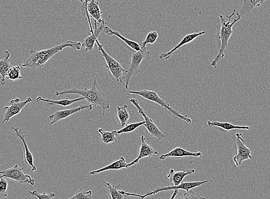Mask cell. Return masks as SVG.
Wrapping results in <instances>:
<instances>
[{
	"instance_id": "30bf717a",
	"label": "cell",
	"mask_w": 270,
	"mask_h": 199,
	"mask_svg": "<svg viewBox=\"0 0 270 199\" xmlns=\"http://www.w3.org/2000/svg\"><path fill=\"white\" fill-rule=\"evenodd\" d=\"M25 168H20L16 164L13 167L2 170L0 171V179L8 178L20 183H26L35 186V180L28 175L25 174L24 170Z\"/></svg>"
},
{
	"instance_id": "9c48e42d",
	"label": "cell",
	"mask_w": 270,
	"mask_h": 199,
	"mask_svg": "<svg viewBox=\"0 0 270 199\" xmlns=\"http://www.w3.org/2000/svg\"><path fill=\"white\" fill-rule=\"evenodd\" d=\"M129 103L134 104V106L137 108L138 113L144 119L145 125L144 126L148 130L149 134L152 137H156L159 140L165 138V133L159 129L152 119L149 118L147 112H145L143 107H141L139 101L136 99L133 98L129 100Z\"/></svg>"
},
{
	"instance_id": "7a4b0ae2",
	"label": "cell",
	"mask_w": 270,
	"mask_h": 199,
	"mask_svg": "<svg viewBox=\"0 0 270 199\" xmlns=\"http://www.w3.org/2000/svg\"><path fill=\"white\" fill-rule=\"evenodd\" d=\"M68 94L81 95L93 106L101 107L103 109V115H105L106 110L110 108V103L107 99V96L102 91L99 85H98L96 78L94 79L92 87L90 89H78L73 88L56 92L57 96L68 95Z\"/></svg>"
},
{
	"instance_id": "8d00e7d4",
	"label": "cell",
	"mask_w": 270,
	"mask_h": 199,
	"mask_svg": "<svg viewBox=\"0 0 270 199\" xmlns=\"http://www.w3.org/2000/svg\"><path fill=\"white\" fill-rule=\"evenodd\" d=\"M80 1H81V2H82L83 1V0H80Z\"/></svg>"
},
{
	"instance_id": "6da1fadb",
	"label": "cell",
	"mask_w": 270,
	"mask_h": 199,
	"mask_svg": "<svg viewBox=\"0 0 270 199\" xmlns=\"http://www.w3.org/2000/svg\"><path fill=\"white\" fill-rule=\"evenodd\" d=\"M70 48L75 50H80L82 48V43L80 42L68 41L53 47L52 48L41 51L31 50V54L28 59L22 65L23 67H28L35 69L45 66L46 64L56 54L64 49Z\"/></svg>"
},
{
	"instance_id": "ac0fdd59",
	"label": "cell",
	"mask_w": 270,
	"mask_h": 199,
	"mask_svg": "<svg viewBox=\"0 0 270 199\" xmlns=\"http://www.w3.org/2000/svg\"><path fill=\"white\" fill-rule=\"evenodd\" d=\"M186 157H202V153L201 151L191 152L182 149L181 147H176L169 153L164 154L159 157L160 160H165L167 158H182Z\"/></svg>"
},
{
	"instance_id": "5b68a950",
	"label": "cell",
	"mask_w": 270,
	"mask_h": 199,
	"mask_svg": "<svg viewBox=\"0 0 270 199\" xmlns=\"http://www.w3.org/2000/svg\"><path fill=\"white\" fill-rule=\"evenodd\" d=\"M151 59L150 52L147 48L141 46L140 50L134 53L132 55V61L130 68L127 70L126 73L123 75V81L125 82V88L128 90L131 79L134 75L139 73V68L143 60H149Z\"/></svg>"
},
{
	"instance_id": "d590c367",
	"label": "cell",
	"mask_w": 270,
	"mask_h": 199,
	"mask_svg": "<svg viewBox=\"0 0 270 199\" xmlns=\"http://www.w3.org/2000/svg\"><path fill=\"white\" fill-rule=\"evenodd\" d=\"M3 197L1 196V195H0V199H1L2 198H3Z\"/></svg>"
},
{
	"instance_id": "f546056e",
	"label": "cell",
	"mask_w": 270,
	"mask_h": 199,
	"mask_svg": "<svg viewBox=\"0 0 270 199\" xmlns=\"http://www.w3.org/2000/svg\"><path fill=\"white\" fill-rule=\"evenodd\" d=\"M6 78L12 81H16L23 78L21 74L20 67L16 66L11 67L7 73Z\"/></svg>"
},
{
	"instance_id": "9a60e30c",
	"label": "cell",
	"mask_w": 270,
	"mask_h": 199,
	"mask_svg": "<svg viewBox=\"0 0 270 199\" xmlns=\"http://www.w3.org/2000/svg\"><path fill=\"white\" fill-rule=\"evenodd\" d=\"M105 20L102 23H98L96 21H94V30L92 34L87 37L82 43V47L85 49L86 52H92L94 49L95 43L98 40V37L101 34V32L104 31L105 27Z\"/></svg>"
},
{
	"instance_id": "8992f818",
	"label": "cell",
	"mask_w": 270,
	"mask_h": 199,
	"mask_svg": "<svg viewBox=\"0 0 270 199\" xmlns=\"http://www.w3.org/2000/svg\"><path fill=\"white\" fill-rule=\"evenodd\" d=\"M213 180H205L200 182V181H196V182H182L180 186H163L158 188H155L154 190L148 191L147 193L144 195H139L137 194H133L127 193L125 191H123V194H125L126 196L129 197H135L140 198L141 199H144L145 198L148 197H150L151 195H155L160 193V192L170 191V190H184L187 193L190 190L193 189L196 187H199L203 185V184H209L211 182H212Z\"/></svg>"
},
{
	"instance_id": "484cf974",
	"label": "cell",
	"mask_w": 270,
	"mask_h": 199,
	"mask_svg": "<svg viewBox=\"0 0 270 199\" xmlns=\"http://www.w3.org/2000/svg\"><path fill=\"white\" fill-rule=\"evenodd\" d=\"M98 132L101 133V141L103 143L108 144L118 142V139H117L116 137V135L118 134H117L116 130L107 132L103 129H99L98 130Z\"/></svg>"
},
{
	"instance_id": "1f68e13d",
	"label": "cell",
	"mask_w": 270,
	"mask_h": 199,
	"mask_svg": "<svg viewBox=\"0 0 270 199\" xmlns=\"http://www.w3.org/2000/svg\"><path fill=\"white\" fill-rule=\"evenodd\" d=\"M158 38V32L156 31H151L150 32H149V33L147 35V37H146L144 41L141 43L140 46L146 48V45L148 44H154Z\"/></svg>"
},
{
	"instance_id": "e0dca14e",
	"label": "cell",
	"mask_w": 270,
	"mask_h": 199,
	"mask_svg": "<svg viewBox=\"0 0 270 199\" xmlns=\"http://www.w3.org/2000/svg\"><path fill=\"white\" fill-rule=\"evenodd\" d=\"M205 34V31H201L199 32H195V33L190 34L187 35H186L185 37L182 39V41L178 43L173 49H171L169 52L166 53H162L159 56V59L160 60H169L171 56L176 52V51L181 48L182 46H183L185 45L188 44L189 43L194 41V40L200 37V36L203 35Z\"/></svg>"
},
{
	"instance_id": "4dcf8cb0",
	"label": "cell",
	"mask_w": 270,
	"mask_h": 199,
	"mask_svg": "<svg viewBox=\"0 0 270 199\" xmlns=\"http://www.w3.org/2000/svg\"><path fill=\"white\" fill-rule=\"evenodd\" d=\"M92 191H86L81 188L76 192L74 196L68 199H92Z\"/></svg>"
},
{
	"instance_id": "7402d4cb",
	"label": "cell",
	"mask_w": 270,
	"mask_h": 199,
	"mask_svg": "<svg viewBox=\"0 0 270 199\" xmlns=\"http://www.w3.org/2000/svg\"><path fill=\"white\" fill-rule=\"evenodd\" d=\"M85 100L84 97H81L79 98L72 99V100H66V99H61V100H52L50 99H44L41 96H39L36 98V102L38 104L40 102H43L46 104L47 107L53 106H60L64 107L70 106L73 103L78 102V101H82Z\"/></svg>"
},
{
	"instance_id": "3957f363",
	"label": "cell",
	"mask_w": 270,
	"mask_h": 199,
	"mask_svg": "<svg viewBox=\"0 0 270 199\" xmlns=\"http://www.w3.org/2000/svg\"><path fill=\"white\" fill-rule=\"evenodd\" d=\"M235 12L236 9L233 10L231 15L229 16H227L228 19V21L225 20L224 16L222 14L219 15L220 19L221 27L220 32H219L218 39L220 40L221 45L217 55L213 60L211 61L210 65L211 67L216 68L218 63L224 59L225 52L227 48L229 40L233 33L232 27L237 21L242 19V18L240 17L235 18L233 22H231L232 17L234 16Z\"/></svg>"
},
{
	"instance_id": "4fadbf2b",
	"label": "cell",
	"mask_w": 270,
	"mask_h": 199,
	"mask_svg": "<svg viewBox=\"0 0 270 199\" xmlns=\"http://www.w3.org/2000/svg\"><path fill=\"white\" fill-rule=\"evenodd\" d=\"M11 129L15 132L16 135L21 140L23 143V148L24 149V161L26 164L31 167L32 172H35L37 170V168L34 165V158L31 153L28 145L26 139V132L23 131V130L20 129L17 126L11 127Z\"/></svg>"
},
{
	"instance_id": "d4e9b609",
	"label": "cell",
	"mask_w": 270,
	"mask_h": 199,
	"mask_svg": "<svg viewBox=\"0 0 270 199\" xmlns=\"http://www.w3.org/2000/svg\"><path fill=\"white\" fill-rule=\"evenodd\" d=\"M104 31L106 34L109 36H116L119 39H121L126 45L129 46L130 48L133 50L138 52L140 50V45L138 44L137 43L131 41V40L128 39L125 37H124L123 35L120 34L119 32L117 31L112 30L110 27L105 26L104 29Z\"/></svg>"
},
{
	"instance_id": "44dd1931",
	"label": "cell",
	"mask_w": 270,
	"mask_h": 199,
	"mask_svg": "<svg viewBox=\"0 0 270 199\" xmlns=\"http://www.w3.org/2000/svg\"><path fill=\"white\" fill-rule=\"evenodd\" d=\"M196 172L195 169L188 170L187 171H178L176 172L173 169H171L169 174L167 175V178L170 180V183L172 186H178L183 182V180L186 176L189 175L193 174Z\"/></svg>"
},
{
	"instance_id": "52a82bcc",
	"label": "cell",
	"mask_w": 270,
	"mask_h": 199,
	"mask_svg": "<svg viewBox=\"0 0 270 199\" xmlns=\"http://www.w3.org/2000/svg\"><path fill=\"white\" fill-rule=\"evenodd\" d=\"M81 6V12L82 15L88 21L90 25V32L91 33L93 32L92 23L90 19H93L98 23H102L105 21L102 18L103 12L100 8L99 3L97 0H83Z\"/></svg>"
},
{
	"instance_id": "5bb4252c",
	"label": "cell",
	"mask_w": 270,
	"mask_h": 199,
	"mask_svg": "<svg viewBox=\"0 0 270 199\" xmlns=\"http://www.w3.org/2000/svg\"><path fill=\"white\" fill-rule=\"evenodd\" d=\"M93 106L92 104L82 105L77 107L72 108L71 109L57 111L55 113L49 116V119H52L51 125L56 124V123L63 120L70 116L74 115L77 112L85 109H88L90 111L92 110Z\"/></svg>"
},
{
	"instance_id": "277c9868",
	"label": "cell",
	"mask_w": 270,
	"mask_h": 199,
	"mask_svg": "<svg viewBox=\"0 0 270 199\" xmlns=\"http://www.w3.org/2000/svg\"><path fill=\"white\" fill-rule=\"evenodd\" d=\"M129 93L132 95L140 96L145 100L152 101L160 106L165 108L169 113L174 116V117L180 119V120L184 121L187 124H192V121L191 118L188 117L187 115H182L176 109L170 106L166 101L160 98V96L154 90H132L130 91Z\"/></svg>"
},
{
	"instance_id": "2e32d148",
	"label": "cell",
	"mask_w": 270,
	"mask_h": 199,
	"mask_svg": "<svg viewBox=\"0 0 270 199\" xmlns=\"http://www.w3.org/2000/svg\"><path fill=\"white\" fill-rule=\"evenodd\" d=\"M139 139L141 140L139 154H138V157L135 159V160L128 164V168H129L131 167V166L136 164L142 158L150 157L153 156V155L159 154L158 151L155 150L154 148L146 142V138L144 135L142 134L139 137Z\"/></svg>"
},
{
	"instance_id": "83f0119b",
	"label": "cell",
	"mask_w": 270,
	"mask_h": 199,
	"mask_svg": "<svg viewBox=\"0 0 270 199\" xmlns=\"http://www.w3.org/2000/svg\"><path fill=\"white\" fill-rule=\"evenodd\" d=\"M108 187L109 194H110L112 199H124L127 196L124 195L122 190H120L121 186L119 185L112 186L111 183L105 182L103 180Z\"/></svg>"
},
{
	"instance_id": "ba28073f",
	"label": "cell",
	"mask_w": 270,
	"mask_h": 199,
	"mask_svg": "<svg viewBox=\"0 0 270 199\" xmlns=\"http://www.w3.org/2000/svg\"><path fill=\"white\" fill-rule=\"evenodd\" d=\"M98 46V50L100 51L101 56L105 60L107 63V67L111 73L113 75L116 80L119 82H123V78L124 74L127 72V70L125 69L122 65L120 64L118 61H116L114 58L106 52L104 49L103 45H101L99 41H96Z\"/></svg>"
},
{
	"instance_id": "cb8c5ba5",
	"label": "cell",
	"mask_w": 270,
	"mask_h": 199,
	"mask_svg": "<svg viewBox=\"0 0 270 199\" xmlns=\"http://www.w3.org/2000/svg\"><path fill=\"white\" fill-rule=\"evenodd\" d=\"M207 124L209 128H218L228 132L234 130H249L250 129L249 126H237L230 123L220 122L215 120L208 121Z\"/></svg>"
},
{
	"instance_id": "8fae6325",
	"label": "cell",
	"mask_w": 270,
	"mask_h": 199,
	"mask_svg": "<svg viewBox=\"0 0 270 199\" xmlns=\"http://www.w3.org/2000/svg\"><path fill=\"white\" fill-rule=\"evenodd\" d=\"M32 99L28 97L26 100L21 101L19 98L12 99L10 101L9 106L5 107L3 110L5 111L2 124H5L10 121V119L18 114H19L26 105L32 102Z\"/></svg>"
},
{
	"instance_id": "603a6c76",
	"label": "cell",
	"mask_w": 270,
	"mask_h": 199,
	"mask_svg": "<svg viewBox=\"0 0 270 199\" xmlns=\"http://www.w3.org/2000/svg\"><path fill=\"white\" fill-rule=\"evenodd\" d=\"M267 0H242V7L237 13L238 17L242 18L255 8L260 6Z\"/></svg>"
},
{
	"instance_id": "7c38bea8",
	"label": "cell",
	"mask_w": 270,
	"mask_h": 199,
	"mask_svg": "<svg viewBox=\"0 0 270 199\" xmlns=\"http://www.w3.org/2000/svg\"><path fill=\"white\" fill-rule=\"evenodd\" d=\"M238 153L233 157V162L236 166H239L244 161L252 159L251 150L245 145L246 141L243 138L242 133H236L235 134Z\"/></svg>"
},
{
	"instance_id": "f1b7e54d",
	"label": "cell",
	"mask_w": 270,
	"mask_h": 199,
	"mask_svg": "<svg viewBox=\"0 0 270 199\" xmlns=\"http://www.w3.org/2000/svg\"><path fill=\"white\" fill-rule=\"evenodd\" d=\"M145 125V121H142L137 123H133V124L129 125H126L125 128H122L117 131V134L120 135L122 133H133L135 130L140 128V126H144Z\"/></svg>"
},
{
	"instance_id": "ffe728a7",
	"label": "cell",
	"mask_w": 270,
	"mask_h": 199,
	"mask_svg": "<svg viewBox=\"0 0 270 199\" xmlns=\"http://www.w3.org/2000/svg\"><path fill=\"white\" fill-rule=\"evenodd\" d=\"M128 164L126 160V158L124 157H120L119 160L111 163L107 166H104L103 168H101L96 170V171H93L89 172V175H94L98 174L103 172L108 171H119L122 169H128Z\"/></svg>"
},
{
	"instance_id": "d6a6232c",
	"label": "cell",
	"mask_w": 270,
	"mask_h": 199,
	"mask_svg": "<svg viewBox=\"0 0 270 199\" xmlns=\"http://www.w3.org/2000/svg\"><path fill=\"white\" fill-rule=\"evenodd\" d=\"M29 193L32 195L33 197H35L38 199H53L55 196H56V194L51 193L47 194L46 193H39L37 191H30Z\"/></svg>"
},
{
	"instance_id": "e575fe53",
	"label": "cell",
	"mask_w": 270,
	"mask_h": 199,
	"mask_svg": "<svg viewBox=\"0 0 270 199\" xmlns=\"http://www.w3.org/2000/svg\"><path fill=\"white\" fill-rule=\"evenodd\" d=\"M8 187V182L4 178L0 179V195L3 198L7 197L5 194Z\"/></svg>"
},
{
	"instance_id": "4316f807",
	"label": "cell",
	"mask_w": 270,
	"mask_h": 199,
	"mask_svg": "<svg viewBox=\"0 0 270 199\" xmlns=\"http://www.w3.org/2000/svg\"><path fill=\"white\" fill-rule=\"evenodd\" d=\"M128 106L125 104L122 107H117V110H118V117L119 119L120 124H121L122 128H125L129 123L130 115L129 112L128 111Z\"/></svg>"
},
{
	"instance_id": "836d02e7",
	"label": "cell",
	"mask_w": 270,
	"mask_h": 199,
	"mask_svg": "<svg viewBox=\"0 0 270 199\" xmlns=\"http://www.w3.org/2000/svg\"><path fill=\"white\" fill-rule=\"evenodd\" d=\"M176 199H206V198L201 196L194 191L190 190L188 193L186 192L183 196Z\"/></svg>"
},
{
	"instance_id": "d6986e66",
	"label": "cell",
	"mask_w": 270,
	"mask_h": 199,
	"mask_svg": "<svg viewBox=\"0 0 270 199\" xmlns=\"http://www.w3.org/2000/svg\"><path fill=\"white\" fill-rule=\"evenodd\" d=\"M10 54L8 50H5L0 57V84L5 85L7 73L13 66L10 63Z\"/></svg>"
}]
</instances>
